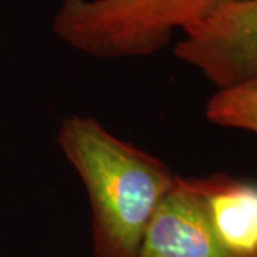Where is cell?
I'll return each mask as SVG.
<instances>
[{"label": "cell", "mask_w": 257, "mask_h": 257, "mask_svg": "<svg viewBox=\"0 0 257 257\" xmlns=\"http://www.w3.org/2000/svg\"><path fill=\"white\" fill-rule=\"evenodd\" d=\"M57 142L87 190L93 257H139L147 226L177 175L93 117H66Z\"/></svg>", "instance_id": "6da1fadb"}, {"label": "cell", "mask_w": 257, "mask_h": 257, "mask_svg": "<svg viewBox=\"0 0 257 257\" xmlns=\"http://www.w3.org/2000/svg\"><path fill=\"white\" fill-rule=\"evenodd\" d=\"M241 0H63L53 32L100 59L145 57L223 6Z\"/></svg>", "instance_id": "7a4b0ae2"}, {"label": "cell", "mask_w": 257, "mask_h": 257, "mask_svg": "<svg viewBox=\"0 0 257 257\" xmlns=\"http://www.w3.org/2000/svg\"><path fill=\"white\" fill-rule=\"evenodd\" d=\"M183 33L173 53L217 90L257 76V0L229 3Z\"/></svg>", "instance_id": "3957f363"}, {"label": "cell", "mask_w": 257, "mask_h": 257, "mask_svg": "<svg viewBox=\"0 0 257 257\" xmlns=\"http://www.w3.org/2000/svg\"><path fill=\"white\" fill-rule=\"evenodd\" d=\"M139 257H234L211 229L193 177L176 176L147 226Z\"/></svg>", "instance_id": "277c9868"}, {"label": "cell", "mask_w": 257, "mask_h": 257, "mask_svg": "<svg viewBox=\"0 0 257 257\" xmlns=\"http://www.w3.org/2000/svg\"><path fill=\"white\" fill-rule=\"evenodd\" d=\"M217 240L234 257H257V182L227 173L193 177Z\"/></svg>", "instance_id": "5b68a950"}, {"label": "cell", "mask_w": 257, "mask_h": 257, "mask_svg": "<svg viewBox=\"0 0 257 257\" xmlns=\"http://www.w3.org/2000/svg\"><path fill=\"white\" fill-rule=\"evenodd\" d=\"M204 114L211 124L257 135V76L217 90L206 103Z\"/></svg>", "instance_id": "8992f818"}]
</instances>
